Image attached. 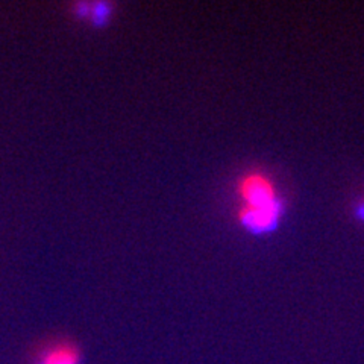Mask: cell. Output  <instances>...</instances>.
Listing matches in <instances>:
<instances>
[{"label":"cell","mask_w":364,"mask_h":364,"mask_svg":"<svg viewBox=\"0 0 364 364\" xmlns=\"http://www.w3.org/2000/svg\"><path fill=\"white\" fill-rule=\"evenodd\" d=\"M281 210V200L269 205H257V207L242 205L240 211H238V220L250 232H267L278 225Z\"/></svg>","instance_id":"7a4b0ae2"},{"label":"cell","mask_w":364,"mask_h":364,"mask_svg":"<svg viewBox=\"0 0 364 364\" xmlns=\"http://www.w3.org/2000/svg\"><path fill=\"white\" fill-rule=\"evenodd\" d=\"M237 193L242 199V205H249V207L269 205L281 200L270 178L261 172H250L240 178L237 184Z\"/></svg>","instance_id":"6da1fadb"},{"label":"cell","mask_w":364,"mask_h":364,"mask_svg":"<svg viewBox=\"0 0 364 364\" xmlns=\"http://www.w3.org/2000/svg\"><path fill=\"white\" fill-rule=\"evenodd\" d=\"M88 13L93 16V20L97 21V23H104L108 20L109 17V13H111V5L108 4H96L93 5V8H91Z\"/></svg>","instance_id":"277c9868"},{"label":"cell","mask_w":364,"mask_h":364,"mask_svg":"<svg viewBox=\"0 0 364 364\" xmlns=\"http://www.w3.org/2000/svg\"><path fill=\"white\" fill-rule=\"evenodd\" d=\"M82 352L73 341L58 340L46 345L36 357L33 364H82Z\"/></svg>","instance_id":"3957f363"}]
</instances>
